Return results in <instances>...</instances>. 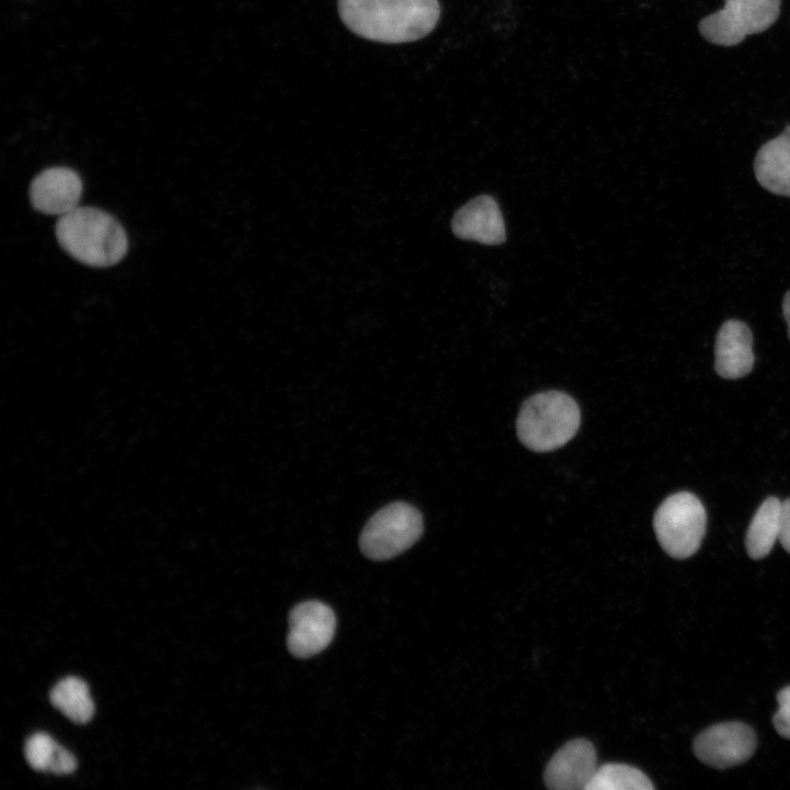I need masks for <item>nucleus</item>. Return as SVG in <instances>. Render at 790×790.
Returning a JSON list of instances; mask_svg holds the SVG:
<instances>
[{"label": "nucleus", "instance_id": "obj_1", "mask_svg": "<svg viewBox=\"0 0 790 790\" xmlns=\"http://www.w3.org/2000/svg\"><path fill=\"white\" fill-rule=\"evenodd\" d=\"M345 25L358 36L399 44L428 35L440 16L438 0H338Z\"/></svg>", "mask_w": 790, "mask_h": 790}, {"label": "nucleus", "instance_id": "obj_2", "mask_svg": "<svg viewBox=\"0 0 790 790\" xmlns=\"http://www.w3.org/2000/svg\"><path fill=\"white\" fill-rule=\"evenodd\" d=\"M55 234L70 257L94 268L116 264L128 247L122 225L109 213L90 206H78L60 216Z\"/></svg>", "mask_w": 790, "mask_h": 790}, {"label": "nucleus", "instance_id": "obj_3", "mask_svg": "<svg viewBox=\"0 0 790 790\" xmlns=\"http://www.w3.org/2000/svg\"><path fill=\"white\" fill-rule=\"evenodd\" d=\"M580 413L577 403L558 391L538 393L528 398L517 418L520 441L535 452L563 447L577 432Z\"/></svg>", "mask_w": 790, "mask_h": 790}, {"label": "nucleus", "instance_id": "obj_4", "mask_svg": "<svg viewBox=\"0 0 790 790\" xmlns=\"http://www.w3.org/2000/svg\"><path fill=\"white\" fill-rule=\"evenodd\" d=\"M653 526L662 549L669 556L684 560L701 545L707 526L706 509L696 495L676 493L657 508Z\"/></svg>", "mask_w": 790, "mask_h": 790}, {"label": "nucleus", "instance_id": "obj_5", "mask_svg": "<svg viewBox=\"0 0 790 790\" xmlns=\"http://www.w3.org/2000/svg\"><path fill=\"white\" fill-rule=\"evenodd\" d=\"M422 530V516L417 508L402 501L392 503L366 522L360 549L371 560H390L416 543Z\"/></svg>", "mask_w": 790, "mask_h": 790}, {"label": "nucleus", "instance_id": "obj_6", "mask_svg": "<svg viewBox=\"0 0 790 790\" xmlns=\"http://www.w3.org/2000/svg\"><path fill=\"white\" fill-rule=\"evenodd\" d=\"M781 0H725L724 7L699 23L701 35L721 46H733L747 35L767 30L778 18Z\"/></svg>", "mask_w": 790, "mask_h": 790}, {"label": "nucleus", "instance_id": "obj_7", "mask_svg": "<svg viewBox=\"0 0 790 790\" xmlns=\"http://www.w3.org/2000/svg\"><path fill=\"white\" fill-rule=\"evenodd\" d=\"M756 748L753 729L742 722H725L701 732L693 742V752L703 764L719 769L740 765Z\"/></svg>", "mask_w": 790, "mask_h": 790}, {"label": "nucleus", "instance_id": "obj_8", "mask_svg": "<svg viewBox=\"0 0 790 790\" xmlns=\"http://www.w3.org/2000/svg\"><path fill=\"white\" fill-rule=\"evenodd\" d=\"M335 629L330 607L317 600L301 602L290 613L289 651L296 657H311L328 646Z\"/></svg>", "mask_w": 790, "mask_h": 790}, {"label": "nucleus", "instance_id": "obj_9", "mask_svg": "<svg viewBox=\"0 0 790 790\" xmlns=\"http://www.w3.org/2000/svg\"><path fill=\"white\" fill-rule=\"evenodd\" d=\"M594 745L584 738L564 744L549 760L544 770L545 786L554 790H586L597 769Z\"/></svg>", "mask_w": 790, "mask_h": 790}, {"label": "nucleus", "instance_id": "obj_10", "mask_svg": "<svg viewBox=\"0 0 790 790\" xmlns=\"http://www.w3.org/2000/svg\"><path fill=\"white\" fill-rule=\"evenodd\" d=\"M82 193L79 174L67 167H53L40 172L31 182L32 206L47 215H65L76 207Z\"/></svg>", "mask_w": 790, "mask_h": 790}, {"label": "nucleus", "instance_id": "obj_11", "mask_svg": "<svg viewBox=\"0 0 790 790\" xmlns=\"http://www.w3.org/2000/svg\"><path fill=\"white\" fill-rule=\"evenodd\" d=\"M452 230L462 239L485 245H499L506 239L500 210L489 195H479L463 205L453 216Z\"/></svg>", "mask_w": 790, "mask_h": 790}, {"label": "nucleus", "instance_id": "obj_12", "mask_svg": "<svg viewBox=\"0 0 790 790\" xmlns=\"http://www.w3.org/2000/svg\"><path fill=\"white\" fill-rule=\"evenodd\" d=\"M714 368L729 380L748 374L754 365L753 336L748 326L737 319L723 323L715 338Z\"/></svg>", "mask_w": 790, "mask_h": 790}, {"label": "nucleus", "instance_id": "obj_13", "mask_svg": "<svg viewBox=\"0 0 790 790\" xmlns=\"http://www.w3.org/2000/svg\"><path fill=\"white\" fill-rule=\"evenodd\" d=\"M754 171L764 189L790 198V125L758 149Z\"/></svg>", "mask_w": 790, "mask_h": 790}, {"label": "nucleus", "instance_id": "obj_14", "mask_svg": "<svg viewBox=\"0 0 790 790\" xmlns=\"http://www.w3.org/2000/svg\"><path fill=\"white\" fill-rule=\"evenodd\" d=\"M781 501L766 498L753 517L745 538L748 555L754 560L767 556L779 535Z\"/></svg>", "mask_w": 790, "mask_h": 790}, {"label": "nucleus", "instance_id": "obj_15", "mask_svg": "<svg viewBox=\"0 0 790 790\" xmlns=\"http://www.w3.org/2000/svg\"><path fill=\"white\" fill-rule=\"evenodd\" d=\"M24 754L26 761L35 770L65 775L77 767L74 755L43 732L34 733L26 740Z\"/></svg>", "mask_w": 790, "mask_h": 790}, {"label": "nucleus", "instance_id": "obj_16", "mask_svg": "<svg viewBox=\"0 0 790 790\" xmlns=\"http://www.w3.org/2000/svg\"><path fill=\"white\" fill-rule=\"evenodd\" d=\"M52 704L72 722L83 724L94 713L88 685L80 678L69 676L59 680L49 695Z\"/></svg>", "mask_w": 790, "mask_h": 790}, {"label": "nucleus", "instance_id": "obj_17", "mask_svg": "<svg viewBox=\"0 0 790 790\" xmlns=\"http://www.w3.org/2000/svg\"><path fill=\"white\" fill-rule=\"evenodd\" d=\"M650 778L640 769L625 764L598 766L586 790H652Z\"/></svg>", "mask_w": 790, "mask_h": 790}, {"label": "nucleus", "instance_id": "obj_18", "mask_svg": "<svg viewBox=\"0 0 790 790\" xmlns=\"http://www.w3.org/2000/svg\"><path fill=\"white\" fill-rule=\"evenodd\" d=\"M778 710L772 716V723L785 738L790 740V686L781 689L777 695Z\"/></svg>", "mask_w": 790, "mask_h": 790}, {"label": "nucleus", "instance_id": "obj_19", "mask_svg": "<svg viewBox=\"0 0 790 790\" xmlns=\"http://www.w3.org/2000/svg\"><path fill=\"white\" fill-rule=\"evenodd\" d=\"M778 540L790 553V498L781 503Z\"/></svg>", "mask_w": 790, "mask_h": 790}, {"label": "nucleus", "instance_id": "obj_20", "mask_svg": "<svg viewBox=\"0 0 790 790\" xmlns=\"http://www.w3.org/2000/svg\"><path fill=\"white\" fill-rule=\"evenodd\" d=\"M782 312H783V316H785V319L788 325V335H789V339H790V291H788L783 296Z\"/></svg>", "mask_w": 790, "mask_h": 790}]
</instances>
